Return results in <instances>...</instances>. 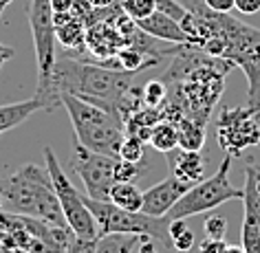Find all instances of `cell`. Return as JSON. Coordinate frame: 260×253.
<instances>
[{"label": "cell", "mask_w": 260, "mask_h": 253, "mask_svg": "<svg viewBox=\"0 0 260 253\" xmlns=\"http://www.w3.org/2000/svg\"><path fill=\"white\" fill-rule=\"evenodd\" d=\"M95 249H97V238H80L73 233L67 253H95Z\"/></svg>", "instance_id": "cell-26"}, {"label": "cell", "mask_w": 260, "mask_h": 253, "mask_svg": "<svg viewBox=\"0 0 260 253\" xmlns=\"http://www.w3.org/2000/svg\"><path fill=\"white\" fill-rule=\"evenodd\" d=\"M190 183H183L177 176H168L164 180H159L157 185H152L150 190L144 192V203H141V211L154 218H164L168 216V211L174 207V203L190 190Z\"/></svg>", "instance_id": "cell-10"}, {"label": "cell", "mask_w": 260, "mask_h": 253, "mask_svg": "<svg viewBox=\"0 0 260 253\" xmlns=\"http://www.w3.org/2000/svg\"><path fill=\"white\" fill-rule=\"evenodd\" d=\"M216 137L230 157H240L247 148L260 146V106H225L216 121Z\"/></svg>", "instance_id": "cell-8"}, {"label": "cell", "mask_w": 260, "mask_h": 253, "mask_svg": "<svg viewBox=\"0 0 260 253\" xmlns=\"http://www.w3.org/2000/svg\"><path fill=\"white\" fill-rule=\"evenodd\" d=\"M205 236L212 240H225L227 233V220L223 216H210L205 220Z\"/></svg>", "instance_id": "cell-25"}, {"label": "cell", "mask_w": 260, "mask_h": 253, "mask_svg": "<svg viewBox=\"0 0 260 253\" xmlns=\"http://www.w3.org/2000/svg\"><path fill=\"white\" fill-rule=\"evenodd\" d=\"M123 47H126V40L121 38L119 29L113 24V20L95 22L86 31V49L104 62L115 57Z\"/></svg>", "instance_id": "cell-11"}, {"label": "cell", "mask_w": 260, "mask_h": 253, "mask_svg": "<svg viewBox=\"0 0 260 253\" xmlns=\"http://www.w3.org/2000/svg\"><path fill=\"white\" fill-rule=\"evenodd\" d=\"M117 159H123V161H133V163H139L144 159V141L135 134H126L119 146V154Z\"/></svg>", "instance_id": "cell-23"}, {"label": "cell", "mask_w": 260, "mask_h": 253, "mask_svg": "<svg viewBox=\"0 0 260 253\" xmlns=\"http://www.w3.org/2000/svg\"><path fill=\"white\" fill-rule=\"evenodd\" d=\"M84 203L93 213L100 236L106 233H137V236L154 238L159 244L172 249L170 242V220L148 216L144 211H126L113 205L110 200H95L84 194Z\"/></svg>", "instance_id": "cell-5"}, {"label": "cell", "mask_w": 260, "mask_h": 253, "mask_svg": "<svg viewBox=\"0 0 260 253\" xmlns=\"http://www.w3.org/2000/svg\"><path fill=\"white\" fill-rule=\"evenodd\" d=\"M146 33H150L152 38H157L161 42H170V44H190V38L183 31L179 20H174L172 16L161 14V11H154L152 16L144 18V20L137 22Z\"/></svg>", "instance_id": "cell-13"}, {"label": "cell", "mask_w": 260, "mask_h": 253, "mask_svg": "<svg viewBox=\"0 0 260 253\" xmlns=\"http://www.w3.org/2000/svg\"><path fill=\"white\" fill-rule=\"evenodd\" d=\"M177 132H179V148L183 150H199L205 143V123L192 117H183L177 123Z\"/></svg>", "instance_id": "cell-16"}, {"label": "cell", "mask_w": 260, "mask_h": 253, "mask_svg": "<svg viewBox=\"0 0 260 253\" xmlns=\"http://www.w3.org/2000/svg\"><path fill=\"white\" fill-rule=\"evenodd\" d=\"M139 253H164L154 242V238H148V236H141V244H139Z\"/></svg>", "instance_id": "cell-30"}, {"label": "cell", "mask_w": 260, "mask_h": 253, "mask_svg": "<svg viewBox=\"0 0 260 253\" xmlns=\"http://www.w3.org/2000/svg\"><path fill=\"white\" fill-rule=\"evenodd\" d=\"M170 242H172V251L190 253L194 249V231L183 220H170Z\"/></svg>", "instance_id": "cell-20"}, {"label": "cell", "mask_w": 260, "mask_h": 253, "mask_svg": "<svg viewBox=\"0 0 260 253\" xmlns=\"http://www.w3.org/2000/svg\"><path fill=\"white\" fill-rule=\"evenodd\" d=\"M243 16H253L260 11V0H236V7Z\"/></svg>", "instance_id": "cell-27"}, {"label": "cell", "mask_w": 260, "mask_h": 253, "mask_svg": "<svg viewBox=\"0 0 260 253\" xmlns=\"http://www.w3.org/2000/svg\"><path fill=\"white\" fill-rule=\"evenodd\" d=\"M86 22L82 18L73 16L69 22L55 27V40L62 44L64 49H75V51H84L86 49Z\"/></svg>", "instance_id": "cell-15"}, {"label": "cell", "mask_w": 260, "mask_h": 253, "mask_svg": "<svg viewBox=\"0 0 260 253\" xmlns=\"http://www.w3.org/2000/svg\"><path fill=\"white\" fill-rule=\"evenodd\" d=\"M44 163H47L51 180H53V190L57 194V198H60L69 229L80 238H100V229H97L93 213H90L86 203H84V194L77 192L75 185L64 174L60 161H57L51 146H44Z\"/></svg>", "instance_id": "cell-7"}, {"label": "cell", "mask_w": 260, "mask_h": 253, "mask_svg": "<svg viewBox=\"0 0 260 253\" xmlns=\"http://www.w3.org/2000/svg\"><path fill=\"white\" fill-rule=\"evenodd\" d=\"M0 211H5V203H3V194H0Z\"/></svg>", "instance_id": "cell-35"}, {"label": "cell", "mask_w": 260, "mask_h": 253, "mask_svg": "<svg viewBox=\"0 0 260 253\" xmlns=\"http://www.w3.org/2000/svg\"><path fill=\"white\" fill-rule=\"evenodd\" d=\"M141 97H144V103L150 108H159L164 106L166 99H168V88H166V82H159V80H152L148 82L144 90H141Z\"/></svg>", "instance_id": "cell-22"}, {"label": "cell", "mask_w": 260, "mask_h": 253, "mask_svg": "<svg viewBox=\"0 0 260 253\" xmlns=\"http://www.w3.org/2000/svg\"><path fill=\"white\" fill-rule=\"evenodd\" d=\"M218 38L225 42L223 57L238 66L247 77V103L260 106V29L220 14Z\"/></svg>", "instance_id": "cell-4"}, {"label": "cell", "mask_w": 260, "mask_h": 253, "mask_svg": "<svg viewBox=\"0 0 260 253\" xmlns=\"http://www.w3.org/2000/svg\"><path fill=\"white\" fill-rule=\"evenodd\" d=\"M14 3V0H0V18H3V14H5V9L9 7V5Z\"/></svg>", "instance_id": "cell-34"}, {"label": "cell", "mask_w": 260, "mask_h": 253, "mask_svg": "<svg viewBox=\"0 0 260 253\" xmlns=\"http://www.w3.org/2000/svg\"><path fill=\"white\" fill-rule=\"evenodd\" d=\"M108 200L117 207L126 211H141V203H144V192L139 190L135 183H128V180H117L110 190Z\"/></svg>", "instance_id": "cell-17"}, {"label": "cell", "mask_w": 260, "mask_h": 253, "mask_svg": "<svg viewBox=\"0 0 260 253\" xmlns=\"http://www.w3.org/2000/svg\"><path fill=\"white\" fill-rule=\"evenodd\" d=\"M230 167H232V157L225 154L220 161L218 170L212 174L210 178L199 180L192 185L183 196H181L174 207L168 211V220H185L190 216L203 211H212L216 207L230 203V200H243V190H236L230 183Z\"/></svg>", "instance_id": "cell-6"}, {"label": "cell", "mask_w": 260, "mask_h": 253, "mask_svg": "<svg viewBox=\"0 0 260 253\" xmlns=\"http://www.w3.org/2000/svg\"><path fill=\"white\" fill-rule=\"evenodd\" d=\"M135 75V70H117L104 64L100 66L80 60H57L51 84L60 97L62 93H71L119 115L126 121L128 115L141 108V103L133 101V97L141 95V90L133 86Z\"/></svg>", "instance_id": "cell-1"}, {"label": "cell", "mask_w": 260, "mask_h": 253, "mask_svg": "<svg viewBox=\"0 0 260 253\" xmlns=\"http://www.w3.org/2000/svg\"><path fill=\"white\" fill-rule=\"evenodd\" d=\"M141 242L137 233H106L97 238L95 253H133V249Z\"/></svg>", "instance_id": "cell-18"}, {"label": "cell", "mask_w": 260, "mask_h": 253, "mask_svg": "<svg viewBox=\"0 0 260 253\" xmlns=\"http://www.w3.org/2000/svg\"><path fill=\"white\" fill-rule=\"evenodd\" d=\"M166 161L170 167V174L177 176L183 183L197 185L205 176V161L199 150H183V148H174L166 152Z\"/></svg>", "instance_id": "cell-12"}, {"label": "cell", "mask_w": 260, "mask_h": 253, "mask_svg": "<svg viewBox=\"0 0 260 253\" xmlns=\"http://www.w3.org/2000/svg\"><path fill=\"white\" fill-rule=\"evenodd\" d=\"M148 143H150L157 152H170L174 148H179V132L177 126L172 121H159L157 126L150 130V137H148Z\"/></svg>", "instance_id": "cell-19"}, {"label": "cell", "mask_w": 260, "mask_h": 253, "mask_svg": "<svg viewBox=\"0 0 260 253\" xmlns=\"http://www.w3.org/2000/svg\"><path fill=\"white\" fill-rule=\"evenodd\" d=\"M220 253H245V249L243 246H225Z\"/></svg>", "instance_id": "cell-33"}, {"label": "cell", "mask_w": 260, "mask_h": 253, "mask_svg": "<svg viewBox=\"0 0 260 253\" xmlns=\"http://www.w3.org/2000/svg\"><path fill=\"white\" fill-rule=\"evenodd\" d=\"M139 176H141L139 163L123 161V159H117L115 161V178L117 180H128V183H135V178H139Z\"/></svg>", "instance_id": "cell-24"}, {"label": "cell", "mask_w": 260, "mask_h": 253, "mask_svg": "<svg viewBox=\"0 0 260 253\" xmlns=\"http://www.w3.org/2000/svg\"><path fill=\"white\" fill-rule=\"evenodd\" d=\"M38 110H44L38 97L27 99V101H16V103H5V106H0V137H3L5 132L18 128L20 123H24L31 115L38 113Z\"/></svg>", "instance_id": "cell-14"}, {"label": "cell", "mask_w": 260, "mask_h": 253, "mask_svg": "<svg viewBox=\"0 0 260 253\" xmlns=\"http://www.w3.org/2000/svg\"><path fill=\"white\" fill-rule=\"evenodd\" d=\"M205 5L212 11H218V14H230L236 7V0H205Z\"/></svg>", "instance_id": "cell-28"}, {"label": "cell", "mask_w": 260, "mask_h": 253, "mask_svg": "<svg viewBox=\"0 0 260 253\" xmlns=\"http://www.w3.org/2000/svg\"><path fill=\"white\" fill-rule=\"evenodd\" d=\"M0 194H3L5 211L31 216L49 225L69 227L47 165L40 167L29 163L20 167L9 178L0 180Z\"/></svg>", "instance_id": "cell-2"}, {"label": "cell", "mask_w": 260, "mask_h": 253, "mask_svg": "<svg viewBox=\"0 0 260 253\" xmlns=\"http://www.w3.org/2000/svg\"><path fill=\"white\" fill-rule=\"evenodd\" d=\"M11 57H14V49L11 47H5V44H0V68L7 64Z\"/></svg>", "instance_id": "cell-31"}, {"label": "cell", "mask_w": 260, "mask_h": 253, "mask_svg": "<svg viewBox=\"0 0 260 253\" xmlns=\"http://www.w3.org/2000/svg\"><path fill=\"white\" fill-rule=\"evenodd\" d=\"M225 240H212V238H205V242L199 246V253H220L225 249Z\"/></svg>", "instance_id": "cell-29"}, {"label": "cell", "mask_w": 260, "mask_h": 253, "mask_svg": "<svg viewBox=\"0 0 260 253\" xmlns=\"http://www.w3.org/2000/svg\"><path fill=\"white\" fill-rule=\"evenodd\" d=\"M115 161L117 157H108L102 152H93L84 148L80 141L73 143V157H71V165H73L75 174L84 183V194L95 200H108L110 190L117 183L115 178Z\"/></svg>", "instance_id": "cell-9"}, {"label": "cell", "mask_w": 260, "mask_h": 253, "mask_svg": "<svg viewBox=\"0 0 260 253\" xmlns=\"http://www.w3.org/2000/svg\"><path fill=\"white\" fill-rule=\"evenodd\" d=\"M62 106L67 108L73 123L75 141H80L88 150L108 154V157L119 154V146L126 137V123L119 115L84 101L71 93H62Z\"/></svg>", "instance_id": "cell-3"}, {"label": "cell", "mask_w": 260, "mask_h": 253, "mask_svg": "<svg viewBox=\"0 0 260 253\" xmlns=\"http://www.w3.org/2000/svg\"><path fill=\"white\" fill-rule=\"evenodd\" d=\"M88 5H93V7H108V5L117 3V0H86Z\"/></svg>", "instance_id": "cell-32"}, {"label": "cell", "mask_w": 260, "mask_h": 253, "mask_svg": "<svg viewBox=\"0 0 260 253\" xmlns=\"http://www.w3.org/2000/svg\"><path fill=\"white\" fill-rule=\"evenodd\" d=\"M119 5H121L123 14L130 16L137 22L157 11V3H154V0H119Z\"/></svg>", "instance_id": "cell-21"}]
</instances>
